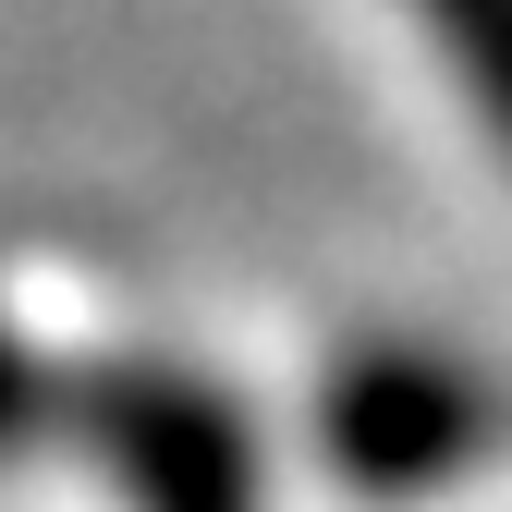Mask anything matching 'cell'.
<instances>
[{
    "label": "cell",
    "mask_w": 512,
    "mask_h": 512,
    "mask_svg": "<svg viewBox=\"0 0 512 512\" xmlns=\"http://www.w3.org/2000/svg\"><path fill=\"white\" fill-rule=\"evenodd\" d=\"M500 427V391L439 354H354L330 378V452L354 488H427Z\"/></svg>",
    "instance_id": "6da1fadb"
},
{
    "label": "cell",
    "mask_w": 512,
    "mask_h": 512,
    "mask_svg": "<svg viewBox=\"0 0 512 512\" xmlns=\"http://www.w3.org/2000/svg\"><path fill=\"white\" fill-rule=\"evenodd\" d=\"M415 13H427L439 61L464 74V98L488 110V135L512 147V0H415Z\"/></svg>",
    "instance_id": "7a4b0ae2"
}]
</instances>
